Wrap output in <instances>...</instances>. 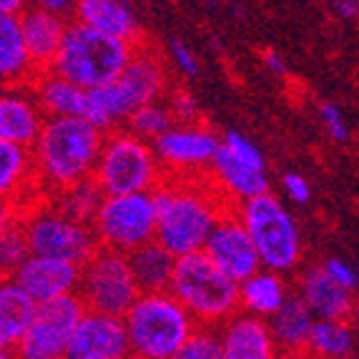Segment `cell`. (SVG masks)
Segmentation results:
<instances>
[{
	"label": "cell",
	"mask_w": 359,
	"mask_h": 359,
	"mask_svg": "<svg viewBox=\"0 0 359 359\" xmlns=\"http://www.w3.org/2000/svg\"><path fill=\"white\" fill-rule=\"evenodd\" d=\"M28 6L43 8V11L58 13V15H71L73 8H76V0H28Z\"/></svg>",
	"instance_id": "cell-43"
},
{
	"label": "cell",
	"mask_w": 359,
	"mask_h": 359,
	"mask_svg": "<svg viewBox=\"0 0 359 359\" xmlns=\"http://www.w3.org/2000/svg\"><path fill=\"white\" fill-rule=\"evenodd\" d=\"M314 314L304 304L299 294L292 292L287 297L279 309L269 317L271 334H274L276 349L279 354H287V357H302L306 354V341H309L311 324H314Z\"/></svg>",
	"instance_id": "cell-24"
},
{
	"label": "cell",
	"mask_w": 359,
	"mask_h": 359,
	"mask_svg": "<svg viewBox=\"0 0 359 359\" xmlns=\"http://www.w3.org/2000/svg\"><path fill=\"white\" fill-rule=\"evenodd\" d=\"M103 136L83 116H46L30 146L43 196L93 176Z\"/></svg>",
	"instance_id": "cell-2"
},
{
	"label": "cell",
	"mask_w": 359,
	"mask_h": 359,
	"mask_svg": "<svg viewBox=\"0 0 359 359\" xmlns=\"http://www.w3.org/2000/svg\"><path fill=\"white\" fill-rule=\"evenodd\" d=\"M20 226L28 239L30 254L66 259L78 266L88 262L90 254L101 246L90 224L76 222L71 216L60 214L46 196L25 206Z\"/></svg>",
	"instance_id": "cell-8"
},
{
	"label": "cell",
	"mask_w": 359,
	"mask_h": 359,
	"mask_svg": "<svg viewBox=\"0 0 359 359\" xmlns=\"http://www.w3.org/2000/svg\"><path fill=\"white\" fill-rule=\"evenodd\" d=\"M292 294L287 274L271 269H257L239 282V309L269 319Z\"/></svg>",
	"instance_id": "cell-26"
},
{
	"label": "cell",
	"mask_w": 359,
	"mask_h": 359,
	"mask_svg": "<svg viewBox=\"0 0 359 359\" xmlns=\"http://www.w3.org/2000/svg\"><path fill=\"white\" fill-rule=\"evenodd\" d=\"M133 48L136 43L71 20L50 68L86 90L98 88L121 76Z\"/></svg>",
	"instance_id": "cell-4"
},
{
	"label": "cell",
	"mask_w": 359,
	"mask_h": 359,
	"mask_svg": "<svg viewBox=\"0 0 359 359\" xmlns=\"http://www.w3.org/2000/svg\"><path fill=\"white\" fill-rule=\"evenodd\" d=\"M154 201L156 241L176 257L201 252L219 216L233 209L209 174L163 176L154 189Z\"/></svg>",
	"instance_id": "cell-1"
},
{
	"label": "cell",
	"mask_w": 359,
	"mask_h": 359,
	"mask_svg": "<svg viewBox=\"0 0 359 359\" xmlns=\"http://www.w3.org/2000/svg\"><path fill=\"white\" fill-rule=\"evenodd\" d=\"M324 271L334 279L337 284H341L344 289H349V292H357L359 287V274L354 266H349L347 262H341V259H327V262L322 264Z\"/></svg>",
	"instance_id": "cell-40"
},
{
	"label": "cell",
	"mask_w": 359,
	"mask_h": 359,
	"mask_svg": "<svg viewBox=\"0 0 359 359\" xmlns=\"http://www.w3.org/2000/svg\"><path fill=\"white\" fill-rule=\"evenodd\" d=\"M131 357L176 359L186 337L196 327V319L186 311L168 289L141 292L123 314Z\"/></svg>",
	"instance_id": "cell-3"
},
{
	"label": "cell",
	"mask_w": 359,
	"mask_h": 359,
	"mask_svg": "<svg viewBox=\"0 0 359 359\" xmlns=\"http://www.w3.org/2000/svg\"><path fill=\"white\" fill-rule=\"evenodd\" d=\"M357 274H359V271H357Z\"/></svg>",
	"instance_id": "cell-49"
},
{
	"label": "cell",
	"mask_w": 359,
	"mask_h": 359,
	"mask_svg": "<svg viewBox=\"0 0 359 359\" xmlns=\"http://www.w3.org/2000/svg\"><path fill=\"white\" fill-rule=\"evenodd\" d=\"M359 334L352 319H314L306 341L309 357L324 359H344L357 354Z\"/></svg>",
	"instance_id": "cell-30"
},
{
	"label": "cell",
	"mask_w": 359,
	"mask_h": 359,
	"mask_svg": "<svg viewBox=\"0 0 359 359\" xmlns=\"http://www.w3.org/2000/svg\"><path fill=\"white\" fill-rule=\"evenodd\" d=\"M41 196L30 149L0 138V198H13L28 206Z\"/></svg>",
	"instance_id": "cell-22"
},
{
	"label": "cell",
	"mask_w": 359,
	"mask_h": 359,
	"mask_svg": "<svg viewBox=\"0 0 359 359\" xmlns=\"http://www.w3.org/2000/svg\"><path fill=\"white\" fill-rule=\"evenodd\" d=\"M66 357L71 359H126L131 357L123 317L86 309L73 330Z\"/></svg>",
	"instance_id": "cell-14"
},
{
	"label": "cell",
	"mask_w": 359,
	"mask_h": 359,
	"mask_svg": "<svg viewBox=\"0 0 359 359\" xmlns=\"http://www.w3.org/2000/svg\"><path fill=\"white\" fill-rule=\"evenodd\" d=\"M33 311H36V302L11 276L0 279V349H6L8 354L18 352Z\"/></svg>",
	"instance_id": "cell-28"
},
{
	"label": "cell",
	"mask_w": 359,
	"mask_h": 359,
	"mask_svg": "<svg viewBox=\"0 0 359 359\" xmlns=\"http://www.w3.org/2000/svg\"><path fill=\"white\" fill-rule=\"evenodd\" d=\"M76 292L83 299L86 309L123 317L128 306L138 299L141 289L133 279L128 254L98 246L88 257V262L81 264Z\"/></svg>",
	"instance_id": "cell-10"
},
{
	"label": "cell",
	"mask_w": 359,
	"mask_h": 359,
	"mask_svg": "<svg viewBox=\"0 0 359 359\" xmlns=\"http://www.w3.org/2000/svg\"><path fill=\"white\" fill-rule=\"evenodd\" d=\"M128 264H131L133 279H136L141 292H161L168 289L171 276H174L176 254H171L161 241H146L128 252Z\"/></svg>",
	"instance_id": "cell-29"
},
{
	"label": "cell",
	"mask_w": 359,
	"mask_h": 359,
	"mask_svg": "<svg viewBox=\"0 0 359 359\" xmlns=\"http://www.w3.org/2000/svg\"><path fill=\"white\" fill-rule=\"evenodd\" d=\"M30 90L46 116H81L83 114L86 88L55 73L53 68L38 71L30 78Z\"/></svg>",
	"instance_id": "cell-27"
},
{
	"label": "cell",
	"mask_w": 359,
	"mask_h": 359,
	"mask_svg": "<svg viewBox=\"0 0 359 359\" xmlns=\"http://www.w3.org/2000/svg\"><path fill=\"white\" fill-rule=\"evenodd\" d=\"M23 211H25V206L18 204V201H13V198H0V231H6V229L20 224Z\"/></svg>",
	"instance_id": "cell-42"
},
{
	"label": "cell",
	"mask_w": 359,
	"mask_h": 359,
	"mask_svg": "<svg viewBox=\"0 0 359 359\" xmlns=\"http://www.w3.org/2000/svg\"><path fill=\"white\" fill-rule=\"evenodd\" d=\"M209 176L216 189H219L233 206L246 201V198L269 191L266 168H254V166H249V163L239 161V158L229 154L222 144H219V151L214 154V161H211V166H209Z\"/></svg>",
	"instance_id": "cell-21"
},
{
	"label": "cell",
	"mask_w": 359,
	"mask_h": 359,
	"mask_svg": "<svg viewBox=\"0 0 359 359\" xmlns=\"http://www.w3.org/2000/svg\"><path fill=\"white\" fill-rule=\"evenodd\" d=\"M86 304L78 292L60 294L55 299L36 304L33 319L18 344L15 357L23 359H60L66 357L73 330L83 317Z\"/></svg>",
	"instance_id": "cell-11"
},
{
	"label": "cell",
	"mask_w": 359,
	"mask_h": 359,
	"mask_svg": "<svg viewBox=\"0 0 359 359\" xmlns=\"http://www.w3.org/2000/svg\"><path fill=\"white\" fill-rule=\"evenodd\" d=\"M36 73L20 30V13H0V86L30 83Z\"/></svg>",
	"instance_id": "cell-25"
},
{
	"label": "cell",
	"mask_w": 359,
	"mask_h": 359,
	"mask_svg": "<svg viewBox=\"0 0 359 359\" xmlns=\"http://www.w3.org/2000/svg\"><path fill=\"white\" fill-rule=\"evenodd\" d=\"M319 118H322L324 128L330 133L334 141L344 144L349 138V128H347V121H344V114H341V108L332 101H324L319 103Z\"/></svg>",
	"instance_id": "cell-38"
},
{
	"label": "cell",
	"mask_w": 359,
	"mask_h": 359,
	"mask_svg": "<svg viewBox=\"0 0 359 359\" xmlns=\"http://www.w3.org/2000/svg\"><path fill=\"white\" fill-rule=\"evenodd\" d=\"M123 123H126V128L131 133L146 138V141H154L168 126H174V116H171V111H168V106L163 101H149L133 108Z\"/></svg>",
	"instance_id": "cell-33"
},
{
	"label": "cell",
	"mask_w": 359,
	"mask_h": 359,
	"mask_svg": "<svg viewBox=\"0 0 359 359\" xmlns=\"http://www.w3.org/2000/svg\"><path fill=\"white\" fill-rule=\"evenodd\" d=\"M28 254H30V246L20 224L0 231V279L13 276V271L28 259Z\"/></svg>",
	"instance_id": "cell-35"
},
{
	"label": "cell",
	"mask_w": 359,
	"mask_h": 359,
	"mask_svg": "<svg viewBox=\"0 0 359 359\" xmlns=\"http://www.w3.org/2000/svg\"><path fill=\"white\" fill-rule=\"evenodd\" d=\"M168 292L186 306L196 324L219 327L239 309V282L224 274L206 252H191L176 257L174 276Z\"/></svg>",
	"instance_id": "cell-5"
},
{
	"label": "cell",
	"mask_w": 359,
	"mask_h": 359,
	"mask_svg": "<svg viewBox=\"0 0 359 359\" xmlns=\"http://www.w3.org/2000/svg\"><path fill=\"white\" fill-rule=\"evenodd\" d=\"M50 204L60 211V214L71 216L76 222H83V224H90L93 222V216H96L98 206H101V198H103V191L101 186L90 179H83V181H76L71 186H63L58 191H50L46 194Z\"/></svg>",
	"instance_id": "cell-32"
},
{
	"label": "cell",
	"mask_w": 359,
	"mask_h": 359,
	"mask_svg": "<svg viewBox=\"0 0 359 359\" xmlns=\"http://www.w3.org/2000/svg\"><path fill=\"white\" fill-rule=\"evenodd\" d=\"M71 20L58 13L43 11L36 6H25L20 11V30H23V41L28 55L33 60L36 71H46L53 63L55 53H58L66 28Z\"/></svg>",
	"instance_id": "cell-20"
},
{
	"label": "cell",
	"mask_w": 359,
	"mask_h": 359,
	"mask_svg": "<svg viewBox=\"0 0 359 359\" xmlns=\"http://www.w3.org/2000/svg\"><path fill=\"white\" fill-rule=\"evenodd\" d=\"M83 116L88 123L98 128V131L108 133L118 128V123H123L128 116V106L121 96V90L116 88V83L98 86V88L86 90V101H83Z\"/></svg>",
	"instance_id": "cell-31"
},
{
	"label": "cell",
	"mask_w": 359,
	"mask_h": 359,
	"mask_svg": "<svg viewBox=\"0 0 359 359\" xmlns=\"http://www.w3.org/2000/svg\"><path fill=\"white\" fill-rule=\"evenodd\" d=\"M222 359H271L279 357L269 319L236 309L219 327Z\"/></svg>",
	"instance_id": "cell-16"
},
{
	"label": "cell",
	"mask_w": 359,
	"mask_h": 359,
	"mask_svg": "<svg viewBox=\"0 0 359 359\" xmlns=\"http://www.w3.org/2000/svg\"><path fill=\"white\" fill-rule=\"evenodd\" d=\"M28 0H0V13H20Z\"/></svg>",
	"instance_id": "cell-46"
},
{
	"label": "cell",
	"mask_w": 359,
	"mask_h": 359,
	"mask_svg": "<svg viewBox=\"0 0 359 359\" xmlns=\"http://www.w3.org/2000/svg\"><path fill=\"white\" fill-rule=\"evenodd\" d=\"M114 83L121 90V96L128 106V114H131L133 108L141 106V103L161 101L168 88V73L161 55L149 46L138 43L133 48V55L128 58L126 68L121 71V76Z\"/></svg>",
	"instance_id": "cell-17"
},
{
	"label": "cell",
	"mask_w": 359,
	"mask_h": 359,
	"mask_svg": "<svg viewBox=\"0 0 359 359\" xmlns=\"http://www.w3.org/2000/svg\"><path fill=\"white\" fill-rule=\"evenodd\" d=\"M71 20L96 28L108 36L141 43V25L126 0H76Z\"/></svg>",
	"instance_id": "cell-23"
},
{
	"label": "cell",
	"mask_w": 359,
	"mask_h": 359,
	"mask_svg": "<svg viewBox=\"0 0 359 359\" xmlns=\"http://www.w3.org/2000/svg\"><path fill=\"white\" fill-rule=\"evenodd\" d=\"M171 60H174V66L179 68L181 76H186V78H196L198 73H201L196 55H194L191 48H189L184 41H179V38L171 41Z\"/></svg>",
	"instance_id": "cell-39"
},
{
	"label": "cell",
	"mask_w": 359,
	"mask_h": 359,
	"mask_svg": "<svg viewBox=\"0 0 359 359\" xmlns=\"http://www.w3.org/2000/svg\"><path fill=\"white\" fill-rule=\"evenodd\" d=\"M264 63H266V68H269L271 73H276V76H284V73H287V60L282 58V53H276V50H266V53H264Z\"/></svg>",
	"instance_id": "cell-45"
},
{
	"label": "cell",
	"mask_w": 359,
	"mask_h": 359,
	"mask_svg": "<svg viewBox=\"0 0 359 359\" xmlns=\"http://www.w3.org/2000/svg\"><path fill=\"white\" fill-rule=\"evenodd\" d=\"M176 359H222V337L211 324H196Z\"/></svg>",
	"instance_id": "cell-34"
},
{
	"label": "cell",
	"mask_w": 359,
	"mask_h": 359,
	"mask_svg": "<svg viewBox=\"0 0 359 359\" xmlns=\"http://www.w3.org/2000/svg\"><path fill=\"white\" fill-rule=\"evenodd\" d=\"M204 252L233 282H241L257 269H262V259H259L252 233L239 219L236 209H229L219 216V222L214 224L204 244Z\"/></svg>",
	"instance_id": "cell-13"
},
{
	"label": "cell",
	"mask_w": 359,
	"mask_h": 359,
	"mask_svg": "<svg viewBox=\"0 0 359 359\" xmlns=\"http://www.w3.org/2000/svg\"><path fill=\"white\" fill-rule=\"evenodd\" d=\"M6 357H13V354H8L6 349H0V359H6Z\"/></svg>",
	"instance_id": "cell-48"
},
{
	"label": "cell",
	"mask_w": 359,
	"mask_h": 359,
	"mask_svg": "<svg viewBox=\"0 0 359 359\" xmlns=\"http://www.w3.org/2000/svg\"><path fill=\"white\" fill-rule=\"evenodd\" d=\"M282 186H284V194L292 198L294 204H306V201L311 198L309 181H306L302 174H284Z\"/></svg>",
	"instance_id": "cell-41"
},
{
	"label": "cell",
	"mask_w": 359,
	"mask_h": 359,
	"mask_svg": "<svg viewBox=\"0 0 359 359\" xmlns=\"http://www.w3.org/2000/svg\"><path fill=\"white\" fill-rule=\"evenodd\" d=\"M163 171L154 146L128 128H114L103 136L93 181L103 194L154 191L161 184Z\"/></svg>",
	"instance_id": "cell-7"
},
{
	"label": "cell",
	"mask_w": 359,
	"mask_h": 359,
	"mask_svg": "<svg viewBox=\"0 0 359 359\" xmlns=\"http://www.w3.org/2000/svg\"><path fill=\"white\" fill-rule=\"evenodd\" d=\"M78 276H81V266H78V264L66 262V259L28 254V259L13 271L11 279L18 284L36 304H41V302L55 299L60 294L76 292Z\"/></svg>",
	"instance_id": "cell-15"
},
{
	"label": "cell",
	"mask_w": 359,
	"mask_h": 359,
	"mask_svg": "<svg viewBox=\"0 0 359 359\" xmlns=\"http://www.w3.org/2000/svg\"><path fill=\"white\" fill-rule=\"evenodd\" d=\"M332 6L341 18L347 20H354L359 15V0H332Z\"/></svg>",
	"instance_id": "cell-44"
},
{
	"label": "cell",
	"mask_w": 359,
	"mask_h": 359,
	"mask_svg": "<svg viewBox=\"0 0 359 359\" xmlns=\"http://www.w3.org/2000/svg\"><path fill=\"white\" fill-rule=\"evenodd\" d=\"M249 229L264 269L292 274L302 264V233L294 216L271 191H264L233 206Z\"/></svg>",
	"instance_id": "cell-6"
},
{
	"label": "cell",
	"mask_w": 359,
	"mask_h": 359,
	"mask_svg": "<svg viewBox=\"0 0 359 359\" xmlns=\"http://www.w3.org/2000/svg\"><path fill=\"white\" fill-rule=\"evenodd\" d=\"M222 138L201 123H174L151 141L163 176L209 174Z\"/></svg>",
	"instance_id": "cell-12"
},
{
	"label": "cell",
	"mask_w": 359,
	"mask_h": 359,
	"mask_svg": "<svg viewBox=\"0 0 359 359\" xmlns=\"http://www.w3.org/2000/svg\"><path fill=\"white\" fill-rule=\"evenodd\" d=\"M168 111L174 116V123H198L201 111H198L196 98L184 88H176L166 101Z\"/></svg>",
	"instance_id": "cell-37"
},
{
	"label": "cell",
	"mask_w": 359,
	"mask_h": 359,
	"mask_svg": "<svg viewBox=\"0 0 359 359\" xmlns=\"http://www.w3.org/2000/svg\"><path fill=\"white\" fill-rule=\"evenodd\" d=\"M297 294L317 319H349L354 309V292L337 284L322 264L306 266L297 276Z\"/></svg>",
	"instance_id": "cell-19"
},
{
	"label": "cell",
	"mask_w": 359,
	"mask_h": 359,
	"mask_svg": "<svg viewBox=\"0 0 359 359\" xmlns=\"http://www.w3.org/2000/svg\"><path fill=\"white\" fill-rule=\"evenodd\" d=\"M90 226L101 246L123 254L133 252L136 246L156 239L154 191L103 194Z\"/></svg>",
	"instance_id": "cell-9"
},
{
	"label": "cell",
	"mask_w": 359,
	"mask_h": 359,
	"mask_svg": "<svg viewBox=\"0 0 359 359\" xmlns=\"http://www.w3.org/2000/svg\"><path fill=\"white\" fill-rule=\"evenodd\" d=\"M46 114L38 106L30 83L0 86V138L20 146H33Z\"/></svg>",
	"instance_id": "cell-18"
},
{
	"label": "cell",
	"mask_w": 359,
	"mask_h": 359,
	"mask_svg": "<svg viewBox=\"0 0 359 359\" xmlns=\"http://www.w3.org/2000/svg\"><path fill=\"white\" fill-rule=\"evenodd\" d=\"M352 324H354V330H357V334H359V302H354V309H352Z\"/></svg>",
	"instance_id": "cell-47"
},
{
	"label": "cell",
	"mask_w": 359,
	"mask_h": 359,
	"mask_svg": "<svg viewBox=\"0 0 359 359\" xmlns=\"http://www.w3.org/2000/svg\"><path fill=\"white\" fill-rule=\"evenodd\" d=\"M222 146L231 156H236L239 161L249 163V166H254V168H266V158H264L262 149H259L254 141H249L244 133L226 131V133H224V138H222Z\"/></svg>",
	"instance_id": "cell-36"
}]
</instances>
